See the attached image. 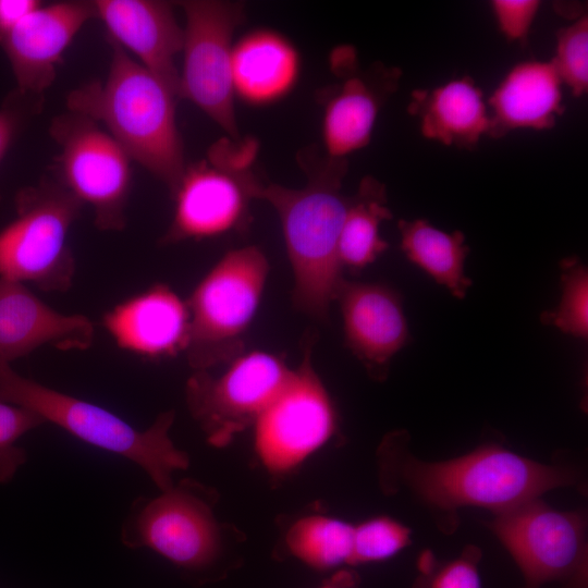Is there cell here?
Segmentation results:
<instances>
[{
  "instance_id": "15",
  "label": "cell",
  "mask_w": 588,
  "mask_h": 588,
  "mask_svg": "<svg viewBox=\"0 0 588 588\" xmlns=\"http://www.w3.org/2000/svg\"><path fill=\"white\" fill-rule=\"evenodd\" d=\"M339 303L345 346L378 381L387 378L393 356L409 340L401 295L382 283L344 279Z\"/></svg>"
},
{
  "instance_id": "14",
  "label": "cell",
  "mask_w": 588,
  "mask_h": 588,
  "mask_svg": "<svg viewBox=\"0 0 588 588\" xmlns=\"http://www.w3.org/2000/svg\"><path fill=\"white\" fill-rule=\"evenodd\" d=\"M97 19L94 1L70 0L41 4L0 44L16 88L41 95L56 76L62 56L81 28Z\"/></svg>"
},
{
  "instance_id": "23",
  "label": "cell",
  "mask_w": 588,
  "mask_h": 588,
  "mask_svg": "<svg viewBox=\"0 0 588 588\" xmlns=\"http://www.w3.org/2000/svg\"><path fill=\"white\" fill-rule=\"evenodd\" d=\"M399 230L406 258L453 296L464 298L473 283L464 271L469 253L464 234L461 231L444 232L421 219L400 220Z\"/></svg>"
},
{
  "instance_id": "11",
  "label": "cell",
  "mask_w": 588,
  "mask_h": 588,
  "mask_svg": "<svg viewBox=\"0 0 588 588\" xmlns=\"http://www.w3.org/2000/svg\"><path fill=\"white\" fill-rule=\"evenodd\" d=\"M489 526L518 566L522 588H542L555 581L586 587L583 514L556 511L536 499L497 514Z\"/></svg>"
},
{
  "instance_id": "26",
  "label": "cell",
  "mask_w": 588,
  "mask_h": 588,
  "mask_svg": "<svg viewBox=\"0 0 588 588\" xmlns=\"http://www.w3.org/2000/svg\"><path fill=\"white\" fill-rule=\"evenodd\" d=\"M562 296L558 307L542 313L540 320L564 333L587 339L588 335V271L577 257L561 262Z\"/></svg>"
},
{
  "instance_id": "20",
  "label": "cell",
  "mask_w": 588,
  "mask_h": 588,
  "mask_svg": "<svg viewBox=\"0 0 588 588\" xmlns=\"http://www.w3.org/2000/svg\"><path fill=\"white\" fill-rule=\"evenodd\" d=\"M397 77L392 70L350 75L330 94L322 122L328 157L344 159L368 144L381 102Z\"/></svg>"
},
{
  "instance_id": "22",
  "label": "cell",
  "mask_w": 588,
  "mask_h": 588,
  "mask_svg": "<svg viewBox=\"0 0 588 588\" xmlns=\"http://www.w3.org/2000/svg\"><path fill=\"white\" fill-rule=\"evenodd\" d=\"M297 72L295 49L274 32H253L233 47L234 93L250 103H268L284 96L293 87Z\"/></svg>"
},
{
  "instance_id": "2",
  "label": "cell",
  "mask_w": 588,
  "mask_h": 588,
  "mask_svg": "<svg viewBox=\"0 0 588 588\" xmlns=\"http://www.w3.org/2000/svg\"><path fill=\"white\" fill-rule=\"evenodd\" d=\"M108 41L107 77L71 90L68 110L106 126L132 160L173 193L186 168L175 122V95L120 45Z\"/></svg>"
},
{
  "instance_id": "12",
  "label": "cell",
  "mask_w": 588,
  "mask_h": 588,
  "mask_svg": "<svg viewBox=\"0 0 588 588\" xmlns=\"http://www.w3.org/2000/svg\"><path fill=\"white\" fill-rule=\"evenodd\" d=\"M180 5L186 23L177 97L192 101L238 139L233 102L232 35L242 21L243 4L187 0Z\"/></svg>"
},
{
  "instance_id": "18",
  "label": "cell",
  "mask_w": 588,
  "mask_h": 588,
  "mask_svg": "<svg viewBox=\"0 0 588 588\" xmlns=\"http://www.w3.org/2000/svg\"><path fill=\"white\" fill-rule=\"evenodd\" d=\"M102 323L120 348L164 358L185 353L191 316L186 301L169 285L157 283L117 304Z\"/></svg>"
},
{
  "instance_id": "16",
  "label": "cell",
  "mask_w": 588,
  "mask_h": 588,
  "mask_svg": "<svg viewBox=\"0 0 588 588\" xmlns=\"http://www.w3.org/2000/svg\"><path fill=\"white\" fill-rule=\"evenodd\" d=\"M97 19L108 39L137 57L175 97L180 73L175 57L183 49L184 32L172 3L160 0H95Z\"/></svg>"
},
{
  "instance_id": "27",
  "label": "cell",
  "mask_w": 588,
  "mask_h": 588,
  "mask_svg": "<svg viewBox=\"0 0 588 588\" xmlns=\"http://www.w3.org/2000/svg\"><path fill=\"white\" fill-rule=\"evenodd\" d=\"M411 543V530L400 522L377 516L354 526L351 566L388 560Z\"/></svg>"
},
{
  "instance_id": "8",
  "label": "cell",
  "mask_w": 588,
  "mask_h": 588,
  "mask_svg": "<svg viewBox=\"0 0 588 588\" xmlns=\"http://www.w3.org/2000/svg\"><path fill=\"white\" fill-rule=\"evenodd\" d=\"M59 146L54 179L94 210L101 231H122L132 186V159L95 120L72 111L54 117L49 126Z\"/></svg>"
},
{
  "instance_id": "10",
  "label": "cell",
  "mask_w": 588,
  "mask_h": 588,
  "mask_svg": "<svg viewBox=\"0 0 588 588\" xmlns=\"http://www.w3.org/2000/svg\"><path fill=\"white\" fill-rule=\"evenodd\" d=\"M292 372L281 356L264 351L243 353L219 376L194 370L185 385L188 412L209 444L226 446L254 426Z\"/></svg>"
},
{
  "instance_id": "1",
  "label": "cell",
  "mask_w": 588,
  "mask_h": 588,
  "mask_svg": "<svg viewBox=\"0 0 588 588\" xmlns=\"http://www.w3.org/2000/svg\"><path fill=\"white\" fill-rule=\"evenodd\" d=\"M308 175L303 188L258 184L255 198L268 201L279 215L293 272L292 301L301 313L321 322L344 281L339 238L351 197L341 193L345 159H304Z\"/></svg>"
},
{
  "instance_id": "21",
  "label": "cell",
  "mask_w": 588,
  "mask_h": 588,
  "mask_svg": "<svg viewBox=\"0 0 588 588\" xmlns=\"http://www.w3.org/2000/svg\"><path fill=\"white\" fill-rule=\"evenodd\" d=\"M408 111L419 118L425 137L444 145L470 148L490 128L482 93L469 77L414 91Z\"/></svg>"
},
{
  "instance_id": "4",
  "label": "cell",
  "mask_w": 588,
  "mask_h": 588,
  "mask_svg": "<svg viewBox=\"0 0 588 588\" xmlns=\"http://www.w3.org/2000/svg\"><path fill=\"white\" fill-rule=\"evenodd\" d=\"M0 401L26 407L78 440L120 455L140 467L160 491L174 485L173 475L189 465L188 454L170 437L174 411L158 415L140 430L117 414L76 396L25 378L0 362Z\"/></svg>"
},
{
  "instance_id": "7",
  "label": "cell",
  "mask_w": 588,
  "mask_h": 588,
  "mask_svg": "<svg viewBox=\"0 0 588 588\" xmlns=\"http://www.w3.org/2000/svg\"><path fill=\"white\" fill-rule=\"evenodd\" d=\"M14 201L16 216L0 231V278L68 292L76 268L69 233L83 204L54 177L21 188Z\"/></svg>"
},
{
  "instance_id": "31",
  "label": "cell",
  "mask_w": 588,
  "mask_h": 588,
  "mask_svg": "<svg viewBox=\"0 0 588 588\" xmlns=\"http://www.w3.org/2000/svg\"><path fill=\"white\" fill-rule=\"evenodd\" d=\"M44 97L12 90L0 105V163L29 121L42 108ZM1 199V196H0Z\"/></svg>"
},
{
  "instance_id": "3",
  "label": "cell",
  "mask_w": 588,
  "mask_h": 588,
  "mask_svg": "<svg viewBox=\"0 0 588 588\" xmlns=\"http://www.w3.org/2000/svg\"><path fill=\"white\" fill-rule=\"evenodd\" d=\"M381 454L382 469L399 471L414 494L445 513L478 506L500 514L548 490L576 483V476L568 469L538 463L495 444L436 463L411 456L399 461Z\"/></svg>"
},
{
  "instance_id": "5",
  "label": "cell",
  "mask_w": 588,
  "mask_h": 588,
  "mask_svg": "<svg viewBox=\"0 0 588 588\" xmlns=\"http://www.w3.org/2000/svg\"><path fill=\"white\" fill-rule=\"evenodd\" d=\"M217 492L183 479L154 498H137L122 523L130 549H149L183 574L206 579L216 574L242 534L216 515Z\"/></svg>"
},
{
  "instance_id": "34",
  "label": "cell",
  "mask_w": 588,
  "mask_h": 588,
  "mask_svg": "<svg viewBox=\"0 0 588 588\" xmlns=\"http://www.w3.org/2000/svg\"><path fill=\"white\" fill-rule=\"evenodd\" d=\"M359 578L352 569L341 568L327 578L319 588H357Z\"/></svg>"
},
{
  "instance_id": "6",
  "label": "cell",
  "mask_w": 588,
  "mask_h": 588,
  "mask_svg": "<svg viewBox=\"0 0 588 588\" xmlns=\"http://www.w3.org/2000/svg\"><path fill=\"white\" fill-rule=\"evenodd\" d=\"M269 274L261 249L228 252L186 301L191 329L185 354L194 370H210L245 353V335L260 305Z\"/></svg>"
},
{
  "instance_id": "28",
  "label": "cell",
  "mask_w": 588,
  "mask_h": 588,
  "mask_svg": "<svg viewBox=\"0 0 588 588\" xmlns=\"http://www.w3.org/2000/svg\"><path fill=\"white\" fill-rule=\"evenodd\" d=\"M561 82L574 96H581L588 87V20L583 15L562 28L558 35L556 56L551 61Z\"/></svg>"
},
{
  "instance_id": "9",
  "label": "cell",
  "mask_w": 588,
  "mask_h": 588,
  "mask_svg": "<svg viewBox=\"0 0 588 588\" xmlns=\"http://www.w3.org/2000/svg\"><path fill=\"white\" fill-rule=\"evenodd\" d=\"M313 335L305 341L301 364L254 424V449L274 477L297 469L338 431V414L313 365Z\"/></svg>"
},
{
  "instance_id": "32",
  "label": "cell",
  "mask_w": 588,
  "mask_h": 588,
  "mask_svg": "<svg viewBox=\"0 0 588 588\" xmlns=\"http://www.w3.org/2000/svg\"><path fill=\"white\" fill-rule=\"evenodd\" d=\"M540 2L537 0H494L492 8L503 34L523 40L530 28Z\"/></svg>"
},
{
  "instance_id": "19",
  "label": "cell",
  "mask_w": 588,
  "mask_h": 588,
  "mask_svg": "<svg viewBox=\"0 0 588 588\" xmlns=\"http://www.w3.org/2000/svg\"><path fill=\"white\" fill-rule=\"evenodd\" d=\"M561 79L552 62L514 66L489 100V135L499 137L517 128L552 127L563 112Z\"/></svg>"
},
{
  "instance_id": "17",
  "label": "cell",
  "mask_w": 588,
  "mask_h": 588,
  "mask_svg": "<svg viewBox=\"0 0 588 588\" xmlns=\"http://www.w3.org/2000/svg\"><path fill=\"white\" fill-rule=\"evenodd\" d=\"M94 336L86 316L59 313L24 283L0 278V362L10 364L41 346L85 351Z\"/></svg>"
},
{
  "instance_id": "13",
  "label": "cell",
  "mask_w": 588,
  "mask_h": 588,
  "mask_svg": "<svg viewBox=\"0 0 588 588\" xmlns=\"http://www.w3.org/2000/svg\"><path fill=\"white\" fill-rule=\"evenodd\" d=\"M258 183L248 169L234 170L206 161L186 167L172 193L174 213L160 243L170 245L244 230Z\"/></svg>"
},
{
  "instance_id": "24",
  "label": "cell",
  "mask_w": 588,
  "mask_h": 588,
  "mask_svg": "<svg viewBox=\"0 0 588 588\" xmlns=\"http://www.w3.org/2000/svg\"><path fill=\"white\" fill-rule=\"evenodd\" d=\"M391 218L384 186L376 179L365 177L351 197L340 233L339 259L343 270L358 273L388 249L379 228Z\"/></svg>"
},
{
  "instance_id": "25",
  "label": "cell",
  "mask_w": 588,
  "mask_h": 588,
  "mask_svg": "<svg viewBox=\"0 0 588 588\" xmlns=\"http://www.w3.org/2000/svg\"><path fill=\"white\" fill-rule=\"evenodd\" d=\"M354 525L323 514L294 520L285 530L286 551L316 571L351 566Z\"/></svg>"
},
{
  "instance_id": "33",
  "label": "cell",
  "mask_w": 588,
  "mask_h": 588,
  "mask_svg": "<svg viewBox=\"0 0 588 588\" xmlns=\"http://www.w3.org/2000/svg\"><path fill=\"white\" fill-rule=\"evenodd\" d=\"M41 4L38 0H0V44L25 16Z\"/></svg>"
},
{
  "instance_id": "29",
  "label": "cell",
  "mask_w": 588,
  "mask_h": 588,
  "mask_svg": "<svg viewBox=\"0 0 588 588\" xmlns=\"http://www.w3.org/2000/svg\"><path fill=\"white\" fill-rule=\"evenodd\" d=\"M46 421L35 412L0 401V483L10 481L26 461L17 440Z\"/></svg>"
},
{
  "instance_id": "30",
  "label": "cell",
  "mask_w": 588,
  "mask_h": 588,
  "mask_svg": "<svg viewBox=\"0 0 588 588\" xmlns=\"http://www.w3.org/2000/svg\"><path fill=\"white\" fill-rule=\"evenodd\" d=\"M479 560V549L467 547L456 559L437 563L430 573L419 575L413 588H481Z\"/></svg>"
}]
</instances>
